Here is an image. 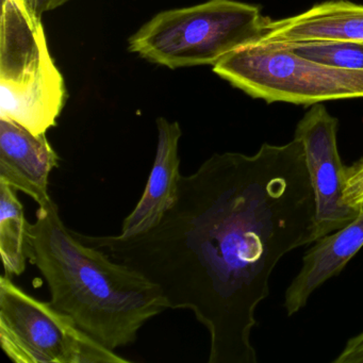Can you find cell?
I'll list each match as a JSON object with an SVG mask.
<instances>
[{"label": "cell", "mask_w": 363, "mask_h": 363, "mask_svg": "<svg viewBox=\"0 0 363 363\" xmlns=\"http://www.w3.org/2000/svg\"><path fill=\"white\" fill-rule=\"evenodd\" d=\"M337 120L322 104H315L303 116L294 138L303 144L310 182L315 197L318 239L343 228L362 208L344 201L345 167L337 150Z\"/></svg>", "instance_id": "52a82bcc"}, {"label": "cell", "mask_w": 363, "mask_h": 363, "mask_svg": "<svg viewBox=\"0 0 363 363\" xmlns=\"http://www.w3.org/2000/svg\"><path fill=\"white\" fill-rule=\"evenodd\" d=\"M260 7L237 0H209L155 16L129 39V50L171 69L216 65L258 42L265 23Z\"/></svg>", "instance_id": "277c9868"}, {"label": "cell", "mask_w": 363, "mask_h": 363, "mask_svg": "<svg viewBox=\"0 0 363 363\" xmlns=\"http://www.w3.org/2000/svg\"><path fill=\"white\" fill-rule=\"evenodd\" d=\"M260 43L306 44L350 42L363 44V6L348 0L318 4L298 16L267 20Z\"/></svg>", "instance_id": "30bf717a"}, {"label": "cell", "mask_w": 363, "mask_h": 363, "mask_svg": "<svg viewBox=\"0 0 363 363\" xmlns=\"http://www.w3.org/2000/svg\"><path fill=\"white\" fill-rule=\"evenodd\" d=\"M273 44V43H272ZM295 54L331 67L363 69V44L350 42L329 43L277 44Z\"/></svg>", "instance_id": "4fadbf2b"}, {"label": "cell", "mask_w": 363, "mask_h": 363, "mask_svg": "<svg viewBox=\"0 0 363 363\" xmlns=\"http://www.w3.org/2000/svg\"><path fill=\"white\" fill-rule=\"evenodd\" d=\"M303 144L214 154L180 177L175 205L135 237L77 233L156 284L169 309H189L210 337L209 363H257L252 333L286 255L318 240Z\"/></svg>", "instance_id": "6da1fadb"}, {"label": "cell", "mask_w": 363, "mask_h": 363, "mask_svg": "<svg viewBox=\"0 0 363 363\" xmlns=\"http://www.w3.org/2000/svg\"><path fill=\"white\" fill-rule=\"evenodd\" d=\"M158 146L147 184L139 203L122 225V237L147 233L161 222L175 205L179 190V140L182 129L177 122L157 120Z\"/></svg>", "instance_id": "9c48e42d"}, {"label": "cell", "mask_w": 363, "mask_h": 363, "mask_svg": "<svg viewBox=\"0 0 363 363\" xmlns=\"http://www.w3.org/2000/svg\"><path fill=\"white\" fill-rule=\"evenodd\" d=\"M213 72L267 104L313 106L363 99V69L323 65L277 44L255 42L243 46L218 61Z\"/></svg>", "instance_id": "5b68a950"}, {"label": "cell", "mask_w": 363, "mask_h": 363, "mask_svg": "<svg viewBox=\"0 0 363 363\" xmlns=\"http://www.w3.org/2000/svg\"><path fill=\"white\" fill-rule=\"evenodd\" d=\"M303 257V265L284 294V308L292 316L308 303L311 295L335 276L363 247V208L350 224L313 242Z\"/></svg>", "instance_id": "8fae6325"}, {"label": "cell", "mask_w": 363, "mask_h": 363, "mask_svg": "<svg viewBox=\"0 0 363 363\" xmlns=\"http://www.w3.org/2000/svg\"><path fill=\"white\" fill-rule=\"evenodd\" d=\"M67 99L41 16L26 0H3L0 23V118L35 135L56 126Z\"/></svg>", "instance_id": "3957f363"}, {"label": "cell", "mask_w": 363, "mask_h": 363, "mask_svg": "<svg viewBox=\"0 0 363 363\" xmlns=\"http://www.w3.org/2000/svg\"><path fill=\"white\" fill-rule=\"evenodd\" d=\"M26 1L38 16H42V14L57 9L69 0H26Z\"/></svg>", "instance_id": "2e32d148"}, {"label": "cell", "mask_w": 363, "mask_h": 363, "mask_svg": "<svg viewBox=\"0 0 363 363\" xmlns=\"http://www.w3.org/2000/svg\"><path fill=\"white\" fill-rule=\"evenodd\" d=\"M29 226L16 189L0 180V254L9 277L26 271Z\"/></svg>", "instance_id": "7c38bea8"}, {"label": "cell", "mask_w": 363, "mask_h": 363, "mask_svg": "<svg viewBox=\"0 0 363 363\" xmlns=\"http://www.w3.org/2000/svg\"><path fill=\"white\" fill-rule=\"evenodd\" d=\"M0 344L18 363H126L73 318L0 278Z\"/></svg>", "instance_id": "8992f818"}, {"label": "cell", "mask_w": 363, "mask_h": 363, "mask_svg": "<svg viewBox=\"0 0 363 363\" xmlns=\"http://www.w3.org/2000/svg\"><path fill=\"white\" fill-rule=\"evenodd\" d=\"M344 201L354 208L363 207V157L345 167Z\"/></svg>", "instance_id": "5bb4252c"}, {"label": "cell", "mask_w": 363, "mask_h": 363, "mask_svg": "<svg viewBox=\"0 0 363 363\" xmlns=\"http://www.w3.org/2000/svg\"><path fill=\"white\" fill-rule=\"evenodd\" d=\"M59 160L45 135H33L12 121L0 118V180L30 196L39 207L52 201L48 184Z\"/></svg>", "instance_id": "ba28073f"}, {"label": "cell", "mask_w": 363, "mask_h": 363, "mask_svg": "<svg viewBox=\"0 0 363 363\" xmlns=\"http://www.w3.org/2000/svg\"><path fill=\"white\" fill-rule=\"evenodd\" d=\"M333 363H363V331L346 342Z\"/></svg>", "instance_id": "9a60e30c"}, {"label": "cell", "mask_w": 363, "mask_h": 363, "mask_svg": "<svg viewBox=\"0 0 363 363\" xmlns=\"http://www.w3.org/2000/svg\"><path fill=\"white\" fill-rule=\"evenodd\" d=\"M28 238V258L48 284L50 303L109 350L137 341L140 329L169 309L156 284L67 228L54 201L40 206Z\"/></svg>", "instance_id": "7a4b0ae2"}]
</instances>
